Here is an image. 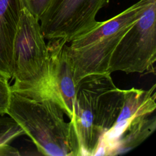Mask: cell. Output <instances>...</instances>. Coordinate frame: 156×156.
Masks as SVG:
<instances>
[{"mask_svg": "<svg viewBox=\"0 0 156 156\" xmlns=\"http://www.w3.org/2000/svg\"><path fill=\"white\" fill-rule=\"evenodd\" d=\"M7 114L20 124L41 154L82 156L74 124L65 121L63 110L51 94L25 96L12 91Z\"/></svg>", "mask_w": 156, "mask_h": 156, "instance_id": "6da1fadb", "label": "cell"}, {"mask_svg": "<svg viewBox=\"0 0 156 156\" xmlns=\"http://www.w3.org/2000/svg\"><path fill=\"white\" fill-rule=\"evenodd\" d=\"M122 101V90L110 74L83 77L76 86L74 113L70 120L78 136L82 156H94L101 140L115 123Z\"/></svg>", "mask_w": 156, "mask_h": 156, "instance_id": "7a4b0ae2", "label": "cell"}, {"mask_svg": "<svg viewBox=\"0 0 156 156\" xmlns=\"http://www.w3.org/2000/svg\"><path fill=\"white\" fill-rule=\"evenodd\" d=\"M148 0H139L119 14L99 23L68 46L73 60L75 85L85 76L110 74L108 65L117 44L140 18Z\"/></svg>", "mask_w": 156, "mask_h": 156, "instance_id": "3957f363", "label": "cell"}, {"mask_svg": "<svg viewBox=\"0 0 156 156\" xmlns=\"http://www.w3.org/2000/svg\"><path fill=\"white\" fill-rule=\"evenodd\" d=\"M44 38L38 19L24 7L13 44L12 91L25 96L51 94L49 55Z\"/></svg>", "mask_w": 156, "mask_h": 156, "instance_id": "277c9868", "label": "cell"}, {"mask_svg": "<svg viewBox=\"0 0 156 156\" xmlns=\"http://www.w3.org/2000/svg\"><path fill=\"white\" fill-rule=\"evenodd\" d=\"M156 60V0H148L140 18L121 39L109 62L108 73H143Z\"/></svg>", "mask_w": 156, "mask_h": 156, "instance_id": "5b68a950", "label": "cell"}, {"mask_svg": "<svg viewBox=\"0 0 156 156\" xmlns=\"http://www.w3.org/2000/svg\"><path fill=\"white\" fill-rule=\"evenodd\" d=\"M108 0H51L39 19L44 38L71 42L98 23L99 10Z\"/></svg>", "mask_w": 156, "mask_h": 156, "instance_id": "8992f818", "label": "cell"}, {"mask_svg": "<svg viewBox=\"0 0 156 156\" xmlns=\"http://www.w3.org/2000/svg\"><path fill=\"white\" fill-rule=\"evenodd\" d=\"M66 42L63 39L49 40V91L65 114L72 119L76 95L74 66Z\"/></svg>", "mask_w": 156, "mask_h": 156, "instance_id": "52a82bcc", "label": "cell"}, {"mask_svg": "<svg viewBox=\"0 0 156 156\" xmlns=\"http://www.w3.org/2000/svg\"><path fill=\"white\" fill-rule=\"evenodd\" d=\"M155 84L144 90L134 87L122 90V106L118 117L110 129L102 136L94 155H106L112 144L133 119L150 115L156 108Z\"/></svg>", "mask_w": 156, "mask_h": 156, "instance_id": "ba28073f", "label": "cell"}, {"mask_svg": "<svg viewBox=\"0 0 156 156\" xmlns=\"http://www.w3.org/2000/svg\"><path fill=\"white\" fill-rule=\"evenodd\" d=\"M24 8L21 0H0V77L12 79L13 40Z\"/></svg>", "mask_w": 156, "mask_h": 156, "instance_id": "9c48e42d", "label": "cell"}, {"mask_svg": "<svg viewBox=\"0 0 156 156\" xmlns=\"http://www.w3.org/2000/svg\"><path fill=\"white\" fill-rule=\"evenodd\" d=\"M156 129V118L138 117L132 121L108 150L106 155L127 153L145 141Z\"/></svg>", "mask_w": 156, "mask_h": 156, "instance_id": "30bf717a", "label": "cell"}, {"mask_svg": "<svg viewBox=\"0 0 156 156\" xmlns=\"http://www.w3.org/2000/svg\"><path fill=\"white\" fill-rule=\"evenodd\" d=\"M0 115V145L9 144L13 140L26 135L23 128L11 116Z\"/></svg>", "mask_w": 156, "mask_h": 156, "instance_id": "8fae6325", "label": "cell"}, {"mask_svg": "<svg viewBox=\"0 0 156 156\" xmlns=\"http://www.w3.org/2000/svg\"><path fill=\"white\" fill-rule=\"evenodd\" d=\"M12 94L9 80L0 77V115L7 114Z\"/></svg>", "mask_w": 156, "mask_h": 156, "instance_id": "7c38bea8", "label": "cell"}, {"mask_svg": "<svg viewBox=\"0 0 156 156\" xmlns=\"http://www.w3.org/2000/svg\"><path fill=\"white\" fill-rule=\"evenodd\" d=\"M51 0H21L23 7L37 18L40 16L46 9Z\"/></svg>", "mask_w": 156, "mask_h": 156, "instance_id": "4fadbf2b", "label": "cell"}, {"mask_svg": "<svg viewBox=\"0 0 156 156\" xmlns=\"http://www.w3.org/2000/svg\"><path fill=\"white\" fill-rule=\"evenodd\" d=\"M20 155L18 149L9 144L0 145V156H17Z\"/></svg>", "mask_w": 156, "mask_h": 156, "instance_id": "5bb4252c", "label": "cell"}]
</instances>
